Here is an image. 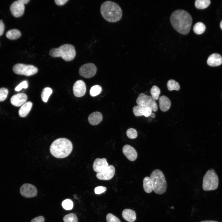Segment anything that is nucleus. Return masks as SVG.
Instances as JSON below:
<instances>
[{
  "label": "nucleus",
  "mask_w": 222,
  "mask_h": 222,
  "mask_svg": "<svg viewBox=\"0 0 222 222\" xmlns=\"http://www.w3.org/2000/svg\"><path fill=\"white\" fill-rule=\"evenodd\" d=\"M170 21L172 26L176 31L185 35L190 31L192 19L187 12L182 10H178L172 13Z\"/></svg>",
  "instance_id": "1"
},
{
  "label": "nucleus",
  "mask_w": 222,
  "mask_h": 222,
  "mask_svg": "<svg viewBox=\"0 0 222 222\" xmlns=\"http://www.w3.org/2000/svg\"><path fill=\"white\" fill-rule=\"evenodd\" d=\"M100 11L104 18L109 22H117L122 17V11L120 6L116 2L110 1L102 3Z\"/></svg>",
  "instance_id": "2"
},
{
  "label": "nucleus",
  "mask_w": 222,
  "mask_h": 222,
  "mask_svg": "<svg viewBox=\"0 0 222 222\" xmlns=\"http://www.w3.org/2000/svg\"><path fill=\"white\" fill-rule=\"evenodd\" d=\"M72 142L65 138H60L54 140L51 144L50 150L51 154L57 158H63L69 155L72 151Z\"/></svg>",
  "instance_id": "3"
},
{
  "label": "nucleus",
  "mask_w": 222,
  "mask_h": 222,
  "mask_svg": "<svg viewBox=\"0 0 222 222\" xmlns=\"http://www.w3.org/2000/svg\"><path fill=\"white\" fill-rule=\"evenodd\" d=\"M76 51L74 46L70 44H63L57 48L51 49L49 54L54 57H60L65 61L72 60L76 56Z\"/></svg>",
  "instance_id": "4"
},
{
  "label": "nucleus",
  "mask_w": 222,
  "mask_h": 222,
  "mask_svg": "<svg viewBox=\"0 0 222 222\" xmlns=\"http://www.w3.org/2000/svg\"><path fill=\"white\" fill-rule=\"evenodd\" d=\"M153 188V191L156 194H162L167 188V183L162 172L159 169L153 171L150 175Z\"/></svg>",
  "instance_id": "5"
},
{
  "label": "nucleus",
  "mask_w": 222,
  "mask_h": 222,
  "mask_svg": "<svg viewBox=\"0 0 222 222\" xmlns=\"http://www.w3.org/2000/svg\"><path fill=\"white\" fill-rule=\"evenodd\" d=\"M219 185V179L214 170L211 169L206 172L203 179L202 188L205 191L216 189Z\"/></svg>",
  "instance_id": "6"
},
{
  "label": "nucleus",
  "mask_w": 222,
  "mask_h": 222,
  "mask_svg": "<svg viewBox=\"0 0 222 222\" xmlns=\"http://www.w3.org/2000/svg\"><path fill=\"white\" fill-rule=\"evenodd\" d=\"M13 70L17 74L29 76L37 72L38 69L33 65L18 63L13 66Z\"/></svg>",
  "instance_id": "7"
},
{
  "label": "nucleus",
  "mask_w": 222,
  "mask_h": 222,
  "mask_svg": "<svg viewBox=\"0 0 222 222\" xmlns=\"http://www.w3.org/2000/svg\"><path fill=\"white\" fill-rule=\"evenodd\" d=\"M136 102L138 105L150 108L152 111H156L158 105L155 101L151 96L140 93L137 98Z\"/></svg>",
  "instance_id": "8"
},
{
  "label": "nucleus",
  "mask_w": 222,
  "mask_h": 222,
  "mask_svg": "<svg viewBox=\"0 0 222 222\" xmlns=\"http://www.w3.org/2000/svg\"><path fill=\"white\" fill-rule=\"evenodd\" d=\"M30 1V0H18L13 2L10 6L12 14L16 18L22 16L24 12V5Z\"/></svg>",
  "instance_id": "9"
},
{
  "label": "nucleus",
  "mask_w": 222,
  "mask_h": 222,
  "mask_svg": "<svg viewBox=\"0 0 222 222\" xmlns=\"http://www.w3.org/2000/svg\"><path fill=\"white\" fill-rule=\"evenodd\" d=\"M97 68L96 65L91 63L84 64L79 69L80 75L85 78H89L93 76L96 74Z\"/></svg>",
  "instance_id": "10"
},
{
  "label": "nucleus",
  "mask_w": 222,
  "mask_h": 222,
  "mask_svg": "<svg viewBox=\"0 0 222 222\" xmlns=\"http://www.w3.org/2000/svg\"><path fill=\"white\" fill-rule=\"evenodd\" d=\"M21 194L26 198H32L35 196L37 193V190L34 185L28 183L23 184L20 187Z\"/></svg>",
  "instance_id": "11"
},
{
  "label": "nucleus",
  "mask_w": 222,
  "mask_h": 222,
  "mask_svg": "<svg viewBox=\"0 0 222 222\" xmlns=\"http://www.w3.org/2000/svg\"><path fill=\"white\" fill-rule=\"evenodd\" d=\"M115 172L114 167L110 165L104 170L96 174V177L98 179L107 180L111 179L114 176Z\"/></svg>",
  "instance_id": "12"
},
{
  "label": "nucleus",
  "mask_w": 222,
  "mask_h": 222,
  "mask_svg": "<svg viewBox=\"0 0 222 222\" xmlns=\"http://www.w3.org/2000/svg\"><path fill=\"white\" fill-rule=\"evenodd\" d=\"M86 86L84 82L81 80L76 81L73 87L74 94L77 97L83 96L86 93Z\"/></svg>",
  "instance_id": "13"
},
{
  "label": "nucleus",
  "mask_w": 222,
  "mask_h": 222,
  "mask_svg": "<svg viewBox=\"0 0 222 222\" xmlns=\"http://www.w3.org/2000/svg\"><path fill=\"white\" fill-rule=\"evenodd\" d=\"M109 166L105 158H96L93 163V169L94 171L98 173H100L105 169Z\"/></svg>",
  "instance_id": "14"
},
{
  "label": "nucleus",
  "mask_w": 222,
  "mask_h": 222,
  "mask_svg": "<svg viewBox=\"0 0 222 222\" xmlns=\"http://www.w3.org/2000/svg\"><path fill=\"white\" fill-rule=\"evenodd\" d=\"M27 98V96L25 93H17L12 96L10 99V102L13 105L19 107L26 103Z\"/></svg>",
  "instance_id": "15"
},
{
  "label": "nucleus",
  "mask_w": 222,
  "mask_h": 222,
  "mask_svg": "<svg viewBox=\"0 0 222 222\" xmlns=\"http://www.w3.org/2000/svg\"><path fill=\"white\" fill-rule=\"evenodd\" d=\"M122 152L125 157L130 160L133 161L137 158V153L135 149L129 145H124L122 148Z\"/></svg>",
  "instance_id": "16"
},
{
  "label": "nucleus",
  "mask_w": 222,
  "mask_h": 222,
  "mask_svg": "<svg viewBox=\"0 0 222 222\" xmlns=\"http://www.w3.org/2000/svg\"><path fill=\"white\" fill-rule=\"evenodd\" d=\"M134 115L137 117L144 116L146 117L150 116L152 112V109L149 107L136 105L133 109Z\"/></svg>",
  "instance_id": "17"
},
{
  "label": "nucleus",
  "mask_w": 222,
  "mask_h": 222,
  "mask_svg": "<svg viewBox=\"0 0 222 222\" xmlns=\"http://www.w3.org/2000/svg\"><path fill=\"white\" fill-rule=\"evenodd\" d=\"M207 63L208 65L211 66H219L222 63V57L218 54H212L208 57Z\"/></svg>",
  "instance_id": "18"
},
{
  "label": "nucleus",
  "mask_w": 222,
  "mask_h": 222,
  "mask_svg": "<svg viewBox=\"0 0 222 222\" xmlns=\"http://www.w3.org/2000/svg\"><path fill=\"white\" fill-rule=\"evenodd\" d=\"M160 109L163 112H166L170 108L171 102L170 100L165 96H162L159 99Z\"/></svg>",
  "instance_id": "19"
},
{
  "label": "nucleus",
  "mask_w": 222,
  "mask_h": 222,
  "mask_svg": "<svg viewBox=\"0 0 222 222\" xmlns=\"http://www.w3.org/2000/svg\"><path fill=\"white\" fill-rule=\"evenodd\" d=\"M102 114L100 112L96 111L90 114L88 118L89 123L92 125H96L101 122L102 120Z\"/></svg>",
  "instance_id": "20"
},
{
  "label": "nucleus",
  "mask_w": 222,
  "mask_h": 222,
  "mask_svg": "<svg viewBox=\"0 0 222 222\" xmlns=\"http://www.w3.org/2000/svg\"><path fill=\"white\" fill-rule=\"evenodd\" d=\"M122 214L123 218L128 222H133L136 220L135 212L133 210L125 209L123 211Z\"/></svg>",
  "instance_id": "21"
},
{
  "label": "nucleus",
  "mask_w": 222,
  "mask_h": 222,
  "mask_svg": "<svg viewBox=\"0 0 222 222\" xmlns=\"http://www.w3.org/2000/svg\"><path fill=\"white\" fill-rule=\"evenodd\" d=\"M32 105L31 101H29L22 105L18 111V114L21 117H26L31 110Z\"/></svg>",
  "instance_id": "22"
},
{
  "label": "nucleus",
  "mask_w": 222,
  "mask_h": 222,
  "mask_svg": "<svg viewBox=\"0 0 222 222\" xmlns=\"http://www.w3.org/2000/svg\"><path fill=\"white\" fill-rule=\"evenodd\" d=\"M143 187L145 192L148 193L151 192L153 190V184L150 177L146 176L144 178Z\"/></svg>",
  "instance_id": "23"
},
{
  "label": "nucleus",
  "mask_w": 222,
  "mask_h": 222,
  "mask_svg": "<svg viewBox=\"0 0 222 222\" xmlns=\"http://www.w3.org/2000/svg\"><path fill=\"white\" fill-rule=\"evenodd\" d=\"M6 37L10 40H15L21 35L20 31L17 29H12L8 31L6 34Z\"/></svg>",
  "instance_id": "24"
},
{
  "label": "nucleus",
  "mask_w": 222,
  "mask_h": 222,
  "mask_svg": "<svg viewBox=\"0 0 222 222\" xmlns=\"http://www.w3.org/2000/svg\"><path fill=\"white\" fill-rule=\"evenodd\" d=\"M52 92V90L51 88L47 87L44 88L41 94V97L43 101L44 102H47Z\"/></svg>",
  "instance_id": "25"
},
{
  "label": "nucleus",
  "mask_w": 222,
  "mask_h": 222,
  "mask_svg": "<svg viewBox=\"0 0 222 222\" xmlns=\"http://www.w3.org/2000/svg\"><path fill=\"white\" fill-rule=\"evenodd\" d=\"M206 27L205 25L201 22H198L195 24L193 27L194 32L198 35L203 33L205 31Z\"/></svg>",
  "instance_id": "26"
},
{
  "label": "nucleus",
  "mask_w": 222,
  "mask_h": 222,
  "mask_svg": "<svg viewBox=\"0 0 222 222\" xmlns=\"http://www.w3.org/2000/svg\"><path fill=\"white\" fill-rule=\"evenodd\" d=\"M210 3L209 0H196L195 2V6L198 9H203L207 8Z\"/></svg>",
  "instance_id": "27"
},
{
  "label": "nucleus",
  "mask_w": 222,
  "mask_h": 222,
  "mask_svg": "<svg viewBox=\"0 0 222 222\" xmlns=\"http://www.w3.org/2000/svg\"><path fill=\"white\" fill-rule=\"evenodd\" d=\"M167 88L169 91L175 90L178 91L180 89V86L178 82L172 79L169 80L167 84Z\"/></svg>",
  "instance_id": "28"
},
{
  "label": "nucleus",
  "mask_w": 222,
  "mask_h": 222,
  "mask_svg": "<svg viewBox=\"0 0 222 222\" xmlns=\"http://www.w3.org/2000/svg\"><path fill=\"white\" fill-rule=\"evenodd\" d=\"M150 92L152 97L155 100H157L159 98L161 91L159 88L157 86H153L150 89Z\"/></svg>",
  "instance_id": "29"
},
{
  "label": "nucleus",
  "mask_w": 222,
  "mask_h": 222,
  "mask_svg": "<svg viewBox=\"0 0 222 222\" xmlns=\"http://www.w3.org/2000/svg\"><path fill=\"white\" fill-rule=\"evenodd\" d=\"M102 90L101 87L99 85L92 86L90 90V94L92 97L96 96L99 94Z\"/></svg>",
  "instance_id": "30"
},
{
  "label": "nucleus",
  "mask_w": 222,
  "mask_h": 222,
  "mask_svg": "<svg viewBox=\"0 0 222 222\" xmlns=\"http://www.w3.org/2000/svg\"><path fill=\"white\" fill-rule=\"evenodd\" d=\"M63 220L64 222H78L77 216L73 213H70L65 216Z\"/></svg>",
  "instance_id": "31"
},
{
  "label": "nucleus",
  "mask_w": 222,
  "mask_h": 222,
  "mask_svg": "<svg viewBox=\"0 0 222 222\" xmlns=\"http://www.w3.org/2000/svg\"><path fill=\"white\" fill-rule=\"evenodd\" d=\"M62 205L64 209L66 210H70L73 208V203L71 200L66 199L63 201Z\"/></svg>",
  "instance_id": "32"
},
{
  "label": "nucleus",
  "mask_w": 222,
  "mask_h": 222,
  "mask_svg": "<svg viewBox=\"0 0 222 222\" xmlns=\"http://www.w3.org/2000/svg\"><path fill=\"white\" fill-rule=\"evenodd\" d=\"M127 136L131 139L136 138L138 135V133L136 130L134 128H130L127 130L126 132Z\"/></svg>",
  "instance_id": "33"
},
{
  "label": "nucleus",
  "mask_w": 222,
  "mask_h": 222,
  "mask_svg": "<svg viewBox=\"0 0 222 222\" xmlns=\"http://www.w3.org/2000/svg\"><path fill=\"white\" fill-rule=\"evenodd\" d=\"M8 93V91L6 88H0V101H2L6 99Z\"/></svg>",
  "instance_id": "34"
},
{
  "label": "nucleus",
  "mask_w": 222,
  "mask_h": 222,
  "mask_svg": "<svg viewBox=\"0 0 222 222\" xmlns=\"http://www.w3.org/2000/svg\"><path fill=\"white\" fill-rule=\"evenodd\" d=\"M106 220L107 222H121L118 218L111 213L107 215Z\"/></svg>",
  "instance_id": "35"
},
{
  "label": "nucleus",
  "mask_w": 222,
  "mask_h": 222,
  "mask_svg": "<svg viewBox=\"0 0 222 222\" xmlns=\"http://www.w3.org/2000/svg\"><path fill=\"white\" fill-rule=\"evenodd\" d=\"M28 87L27 82L25 80L20 83L15 88V90L16 91L19 92L23 88H27Z\"/></svg>",
  "instance_id": "36"
},
{
  "label": "nucleus",
  "mask_w": 222,
  "mask_h": 222,
  "mask_svg": "<svg viewBox=\"0 0 222 222\" xmlns=\"http://www.w3.org/2000/svg\"><path fill=\"white\" fill-rule=\"evenodd\" d=\"M106 189V187L103 186H98L95 188L94 192L96 194H100L105 191Z\"/></svg>",
  "instance_id": "37"
},
{
  "label": "nucleus",
  "mask_w": 222,
  "mask_h": 222,
  "mask_svg": "<svg viewBox=\"0 0 222 222\" xmlns=\"http://www.w3.org/2000/svg\"><path fill=\"white\" fill-rule=\"evenodd\" d=\"M44 218L42 216H39L32 219L31 222H44Z\"/></svg>",
  "instance_id": "38"
},
{
  "label": "nucleus",
  "mask_w": 222,
  "mask_h": 222,
  "mask_svg": "<svg viewBox=\"0 0 222 222\" xmlns=\"http://www.w3.org/2000/svg\"><path fill=\"white\" fill-rule=\"evenodd\" d=\"M68 0H55V2L58 6H62L65 4Z\"/></svg>",
  "instance_id": "39"
},
{
  "label": "nucleus",
  "mask_w": 222,
  "mask_h": 222,
  "mask_svg": "<svg viewBox=\"0 0 222 222\" xmlns=\"http://www.w3.org/2000/svg\"><path fill=\"white\" fill-rule=\"evenodd\" d=\"M5 29V26L2 20H0V36L2 35Z\"/></svg>",
  "instance_id": "40"
},
{
  "label": "nucleus",
  "mask_w": 222,
  "mask_h": 222,
  "mask_svg": "<svg viewBox=\"0 0 222 222\" xmlns=\"http://www.w3.org/2000/svg\"><path fill=\"white\" fill-rule=\"evenodd\" d=\"M200 222H219L217 221H214V220H207L202 221H200Z\"/></svg>",
  "instance_id": "41"
},
{
  "label": "nucleus",
  "mask_w": 222,
  "mask_h": 222,
  "mask_svg": "<svg viewBox=\"0 0 222 222\" xmlns=\"http://www.w3.org/2000/svg\"><path fill=\"white\" fill-rule=\"evenodd\" d=\"M150 116L152 118H154L155 117V115L154 113H152L150 115Z\"/></svg>",
  "instance_id": "42"
},
{
  "label": "nucleus",
  "mask_w": 222,
  "mask_h": 222,
  "mask_svg": "<svg viewBox=\"0 0 222 222\" xmlns=\"http://www.w3.org/2000/svg\"><path fill=\"white\" fill-rule=\"evenodd\" d=\"M220 26L221 29L222 30V20L221 21L220 23Z\"/></svg>",
  "instance_id": "43"
}]
</instances>
